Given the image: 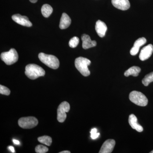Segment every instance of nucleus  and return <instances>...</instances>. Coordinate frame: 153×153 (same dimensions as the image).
<instances>
[{
	"label": "nucleus",
	"mask_w": 153,
	"mask_h": 153,
	"mask_svg": "<svg viewBox=\"0 0 153 153\" xmlns=\"http://www.w3.org/2000/svg\"><path fill=\"white\" fill-rule=\"evenodd\" d=\"M25 74L30 79H35L40 76H44L45 71L41 66L35 64H30L26 66Z\"/></svg>",
	"instance_id": "obj_1"
},
{
	"label": "nucleus",
	"mask_w": 153,
	"mask_h": 153,
	"mask_svg": "<svg viewBox=\"0 0 153 153\" xmlns=\"http://www.w3.org/2000/svg\"><path fill=\"white\" fill-rule=\"evenodd\" d=\"M91 62L90 60L83 57H79L75 59V66L76 69L83 76H87L90 74V71L88 66L90 65Z\"/></svg>",
	"instance_id": "obj_2"
},
{
	"label": "nucleus",
	"mask_w": 153,
	"mask_h": 153,
	"mask_svg": "<svg viewBox=\"0 0 153 153\" xmlns=\"http://www.w3.org/2000/svg\"><path fill=\"white\" fill-rule=\"evenodd\" d=\"M38 57L42 63L49 68L56 69L59 67L60 65L59 60L54 55L40 53L38 55Z\"/></svg>",
	"instance_id": "obj_3"
},
{
	"label": "nucleus",
	"mask_w": 153,
	"mask_h": 153,
	"mask_svg": "<svg viewBox=\"0 0 153 153\" xmlns=\"http://www.w3.org/2000/svg\"><path fill=\"white\" fill-rule=\"evenodd\" d=\"M129 98L131 101L139 106H145L147 105V98L140 91H132L130 94Z\"/></svg>",
	"instance_id": "obj_4"
},
{
	"label": "nucleus",
	"mask_w": 153,
	"mask_h": 153,
	"mask_svg": "<svg viewBox=\"0 0 153 153\" xmlns=\"http://www.w3.org/2000/svg\"><path fill=\"white\" fill-rule=\"evenodd\" d=\"M1 58L7 65H11L18 61L19 55L16 50L12 48L8 52L2 53L1 55Z\"/></svg>",
	"instance_id": "obj_5"
},
{
	"label": "nucleus",
	"mask_w": 153,
	"mask_h": 153,
	"mask_svg": "<svg viewBox=\"0 0 153 153\" xmlns=\"http://www.w3.org/2000/svg\"><path fill=\"white\" fill-rule=\"evenodd\" d=\"M19 126L25 129H30L35 127L38 123L37 119L34 117H22L18 121Z\"/></svg>",
	"instance_id": "obj_6"
},
{
	"label": "nucleus",
	"mask_w": 153,
	"mask_h": 153,
	"mask_svg": "<svg viewBox=\"0 0 153 153\" xmlns=\"http://www.w3.org/2000/svg\"><path fill=\"white\" fill-rule=\"evenodd\" d=\"M70 109V105L67 102L64 101L60 103L57 110V120L58 122H64L67 117L66 113L68 112Z\"/></svg>",
	"instance_id": "obj_7"
},
{
	"label": "nucleus",
	"mask_w": 153,
	"mask_h": 153,
	"mask_svg": "<svg viewBox=\"0 0 153 153\" xmlns=\"http://www.w3.org/2000/svg\"><path fill=\"white\" fill-rule=\"evenodd\" d=\"M12 19L17 24L25 26V27H32V23L29 21L27 17L22 16L20 14H15L12 16Z\"/></svg>",
	"instance_id": "obj_8"
},
{
	"label": "nucleus",
	"mask_w": 153,
	"mask_h": 153,
	"mask_svg": "<svg viewBox=\"0 0 153 153\" xmlns=\"http://www.w3.org/2000/svg\"><path fill=\"white\" fill-rule=\"evenodd\" d=\"M153 52V46L152 44H149L146 46L141 50L139 55L140 60L142 61H144L147 60L152 54Z\"/></svg>",
	"instance_id": "obj_9"
},
{
	"label": "nucleus",
	"mask_w": 153,
	"mask_h": 153,
	"mask_svg": "<svg viewBox=\"0 0 153 153\" xmlns=\"http://www.w3.org/2000/svg\"><path fill=\"white\" fill-rule=\"evenodd\" d=\"M115 145L114 140L109 139L105 141L102 146L100 153H111L112 152Z\"/></svg>",
	"instance_id": "obj_10"
},
{
	"label": "nucleus",
	"mask_w": 153,
	"mask_h": 153,
	"mask_svg": "<svg viewBox=\"0 0 153 153\" xmlns=\"http://www.w3.org/2000/svg\"><path fill=\"white\" fill-rule=\"evenodd\" d=\"M111 3L115 7L122 10H126L130 7L128 0H112Z\"/></svg>",
	"instance_id": "obj_11"
},
{
	"label": "nucleus",
	"mask_w": 153,
	"mask_h": 153,
	"mask_svg": "<svg viewBox=\"0 0 153 153\" xmlns=\"http://www.w3.org/2000/svg\"><path fill=\"white\" fill-rule=\"evenodd\" d=\"M81 39L82 42V47L84 49H88L96 46V41H92L90 36L86 34H83L81 36Z\"/></svg>",
	"instance_id": "obj_12"
},
{
	"label": "nucleus",
	"mask_w": 153,
	"mask_h": 153,
	"mask_svg": "<svg viewBox=\"0 0 153 153\" xmlns=\"http://www.w3.org/2000/svg\"><path fill=\"white\" fill-rule=\"evenodd\" d=\"M95 30L98 36L101 38H103L105 36L107 27L104 22L98 20L96 23Z\"/></svg>",
	"instance_id": "obj_13"
},
{
	"label": "nucleus",
	"mask_w": 153,
	"mask_h": 153,
	"mask_svg": "<svg viewBox=\"0 0 153 153\" xmlns=\"http://www.w3.org/2000/svg\"><path fill=\"white\" fill-rule=\"evenodd\" d=\"M146 43V39L145 38H139L135 41L134 46L130 50V54L132 55H136L138 53L140 47Z\"/></svg>",
	"instance_id": "obj_14"
},
{
	"label": "nucleus",
	"mask_w": 153,
	"mask_h": 153,
	"mask_svg": "<svg viewBox=\"0 0 153 153\" xmlns=\"http://www.w3.org/2000/svg\"><path fill=\"white\" fill-rule=\"evenodd\" d=\"M128 123L132 128L135 129L137 131L141 132L143 130V127L137 123V119L135 115L131 114L129 117Z\"/></svg>",
	"instance_id": "obj_15"
},
{
	"label": "nucleus",
	"mask_w": 153,
	"mask_h": 153,
	"mask_svg": "<svg viewBox=\"0 0 153 153\" xmlns=\"http://www.w3.org/2000/svg\"><path fill=\"white\" fill-rule=\"evenodd\" d=\"M71 19L68 15L65 13L62 14L61 19H60L59 27L62 30L66 29L68 27L71 25Z\"/></svg>",
	"instance_id": "obj_16"
},
{
	"label": "nucleus",
	"mask_w": 153,
	"mask_h": 153,
	"mask_svg": "<svg viewBox=\"0 0 153 153\" xmlns=\"http://www.w3.org/2000/svg\"><path fill=\"white\" fill-rule=\"evenodd\" d=\"M140 71L141 68L140 67L136 66H132L125 72L124 75L126 76H128L130 75L137 76H138Z\"/></svg>",
	"instance_id": "obj_17"
},
{
	"label": "nucleus",
	"mask_w": 153,
	"mask_h": 153,
	"mask_svg": "<svg viewBox=\"0 0 153 153\" xmlns=\"http://www.w3.org/2000/svg\"><path fill=\"white\" fill-rule=\"evenodd\" d=\"M41 13L45 18H48L53 12V8L48 4H45L41 8Z\"/></svg>",
	"instance_id": "obj_18"
},
{
	"label": "nucleus",
	"mask_w": 153,
	"mask_h": 153,
	"mask_svg": "<svg viewBox=\"0 0 153 153\" xmlns=\"http://www.w3.org/2000/svg\"><path fill=\"white\" fill-rule=\"evenodd\" d=\"M38 141L41 143L47 145V146H51L52 143V138L48 136H44L38 138Z\"/></svg>",
	"instance_id": "obj_19"
},
{
	"label": "nucleus",
	"mask_w": 153,
	"mask_h": 153,
	"mask_svg": "<svg viewBox=\"0 0 153 153\" xmlns=\"http://www.w3.org/2000/svg\"><path fill=\"white\" fill-rule=\"evenodd\" d=\"M153 82V72L147 74L143 79L142 83L145 86H147L151 82Z\"/></svg>",
	"instance_id": "obj_20"
},
{
	"label": "nucleus",
	"mask_w": 153,
	"mask_h": 153,
	"mask_svg": "<svg viewBox=\"0 0 153 153\" xmlns=\"http://www.w3.org/2000/svg\"><path fill=\"white\" fill-rule=\"evenodd\" d=\"M79 43V39L78 37H74L71 38L69 42V47L71 48H74L77 47Z\"/></svg>",
	"instance_id": "obj_21"
},
{
	"label": "nucleus",
	"mask_w": 153,
	"mask_h": 153,
	"mask_svg": "<svg viewBox=\"0 0 153 153\" xmlns=\"http://www.w3.org/2000/svg\"><path fill=\"white\" fill-rule=\"evenodd\" d=\"M49 150L48 148L43 145H38L36 147L35 151L37 153H46Z\"/></svg>",
	"instance_id": "obj_22"
},
{
	"label": "nucleus",
	"mask_w": 153,
	"mask_h": 153,
	"mask_svg": "<svg viewBox=\"0 0 153 153\" xmlns=\"http://www.w3.org/2000/svg\"><path fill=\"white\" fill-rule=\"evenodd\" d=\"M0 93L5 95H9L10 94V91L8 88L1 85H0Z\"/></svg>",
	"instance_id": "obj_23"
},
{
	"label": "nucleus",
	"mask_w": 153,
	"mask_h": 153,
	"mask_svg": "<svg viewBox=\"0 0 153 153\" xmlns=\"http://www.w3.org/2000/svg\"><path fill=\"white\" fill-rule=\"evenodd\" d=\"M97 129L96 128H92L90 131L91 137L93 140H95L99 136L100 134L97 132Z\"/></svg>",
	"instance_id": "obj_24"
},
{
	"label": "nucleus",
	"mask_w": 153,
	"mask_h": 153,
	"mask_svg": "<svg viewBox=\"0 0 153 153\" xmlns=\"http://www.w3.org/2000/svg\"><path fill=\"white\" fill-rule=\"evenodd\" d=\"M8 149L11 151V152H15V149H14L13 147L12 146H10L8 147Z\"/></svg>",
	"instance_id": "obj_25"
},
{
	"label": "nucleus",
	"mask_w": 153,
	"mask_h": 153,
	"mask_svg": "<svg viewBox=\"0 0 153 153\" xmlns=\"http://www.w3.org/2000/svg\"><path fill=\"white\" fill-rule=\"evenodd\" d=\"M13 142L16 145H19L20 144V142L19 141L17 140H13Z\"/></svg>",
	"instance_id": "obj_26"
},
{
	"label": "nucleus",
	"mask_w": 153,
	"mask_h": 153,
	"mask_svg": "<svg viewBox=\"0 0 153 153\" xmlns=\"http://www.w3.org/2000/svg\"><path fill=\"white\" fill-rule=\"evenodd\" d=\"M70 152L68 151H63V152H60V153H70Z\"/></svg>",
	"instance_id": "obj_27"
},
{
	"label": "nucleus",
	"mask_w": 153,
	"mask_h": 153,
	"mask_svg": "<svg viewBox=\"0 0 153 153\" xmlns=\"http://www.w3.org/2000/svg\"><path fill=\"white\" fill-rule=\"evenodd\" d=\"M30 1L31 3H35L37 2L38 0H30Z\"/></svg>",
	"instance_id": "obj_28"
},
{
	"label": "nucleus",
	"mask_w": 153,
	"mask_h": 153,
	"mask_svg": "<svg viewBox=\"0 0 153 153\" xmlns=\"http://www.w3.org/2000/svg\"><path fill=\"white\" fill-rule=\"evenodd\" d=\"M150 153H153V151H152V152H150Z\"/></svg>",
	"instance_id": "obj_29"
}]
</instances>
